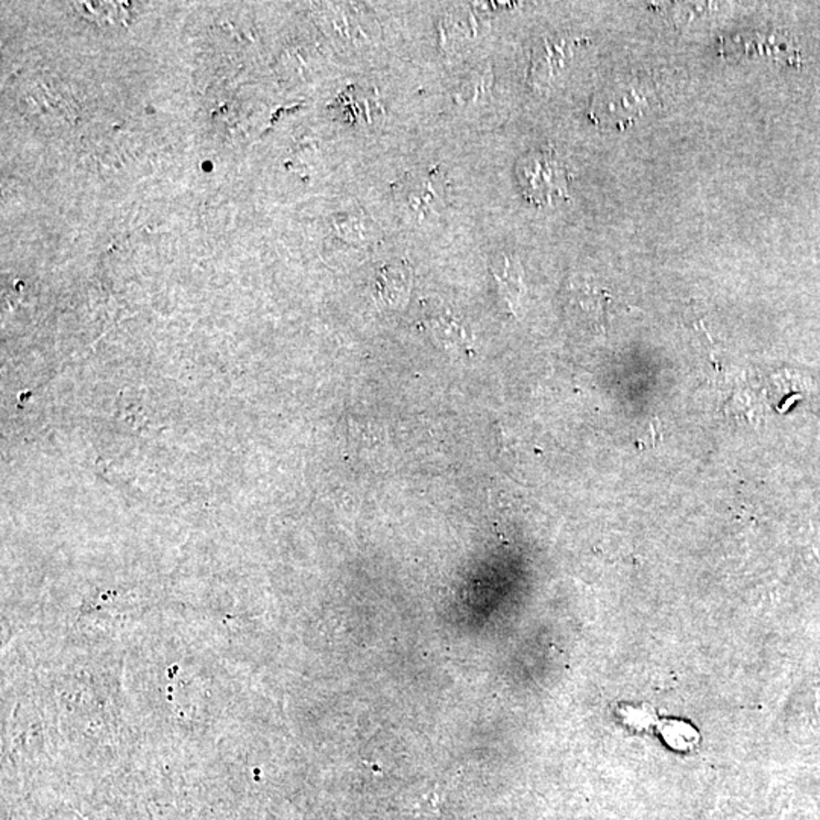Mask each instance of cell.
<instances>
[{
    "label": "cell",
    "mask_w": 820,
    "mask_h": 820,
    "mask_svg": "<svg viewBox=\"0 0 820 820\" xmlns=\"http://www.w3.org/2000/svg\"><path fill=\"white\" fill-rule=\"evenodd\" d=\"M492 274L498 286L501 298L505 300L512 312H516V307L520 305L521 295L525 290L520 263L512 257L503 256L500 260H496V266L492 268Z\"/></svg>",
    "instance_id": "obj_4"
},
{
    "label": "cell",
    "mask_w": 820,
    "mask_h": 820,
    "mask_svg": "<svg viewBox=\"0 0 820 820\" xmlns=\"http://www.w3.org/2000/svg\"><path fill=\"white\" fill-rule=\"evenodd\" d=\"M580 305L586 309V313L590 314L591 320H595L597 324H604L606 313H608L609 298L604 290L586 289L582 292L579 290Z\"/></svg>",
    "instance_id": "obj_8"
},
{
    "label": "cell",
    "mask_w": 820,
    "mask_h": 820,
    "mask_svg": "<svg viewBox=\"0 0 820 820\" xmlns=\"http://www.w3.org/2000/svg\"><path fill=\"white\" fill-rule=\"evenodd\" d=\"M661 732H663L666 742L675 749H690L698 743V732L694 731L690 725L683 722H676V720L664 722Z\"/></svg>",
    "instance_id": "obj_7"
},
{
    "label": "cell",
    "mask_w": 820,
    "mask_h": 820,
    "mask_svg": "<svg viewBox=\"0 0 820 820\" xmlns=\"http://www.w3.org/2000/svg\"><path fill=\"white\" fill-rule=\"evenodd\" d=\"M516 181L523 197L535 206L570 198V171L553 149H533L523 155L516 163Z\"/></svg>",
    "instance_id": "obj_1"
},
{
    "label": "cell",
    "mask_w": 820,
    "mask_h": 820,
    "mask_svg": "<svg viewBox=\"0 0 820 820\" xmlns=\"http://www.w3.org/2000/svg\"><path fill=\"white\" fill-rule=\"evenodd\" d=\"M398 210L412 221H426L445 208L447 181L439 167L419 169L400 180L393 189Z\"/></svg>",
    "instance_id": "obj_2"
},
{
    "label": "cell",
    "mask_w": 820,
    "mask_h": 820,
    "mask_svg": "<svg viewBox=\"0 0 820 820\" xmlns=\"http://www.w3.org/2000/svg\"><path fill=\"white\" fill-rule=\"evenodd\" d=\"M410 292V274L403 265H388L378 272L375 298L384 305L403 303Z\"/></svg>",
    "instance_id": "obj_3"
},
{
    "label": "cell",
    "mask_w": 820,
    "mask_h": 820,
    "mask_svg": "<svg viewBox=\"0 0 820 820\" xmlns=\"http://www.w3.org/2000/svg\"><path fill=\"white\" fill-rule=\"evenodd\" d=\"M570 41H551L544 43L536 50L532 61V72L540 81H549L556 72L564 66L567 55H570Z\"/></svg>",
    "instance_id": "obj_5"
},
{
    "label": "cell",
    "mask_w": 820,
    "mask_h": 820,
    "mask_svg": "<svg viewBox=\"0 0 820 820\" xmlns=\"http://www.w3.org/2000/svg\"><path fill=\"white\" fill-rule=\"evenodd\" d=\"M428 325H430L433 336L447 348H454L459 351V349H468L470 347L467 331L463 330L461 322L452 316L441 314V316L433 318L432 322Z\"/></svg>",
    "instance_id": "obj_6"
}]
</instances>
